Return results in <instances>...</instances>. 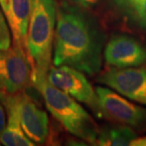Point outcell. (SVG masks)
<instances>
[{
  "label": "cell",
  "mask_w": 146,
  "mask_h": 146,
  "mask_svg": "<svg viewBox=\"0 0 146 146\" xmlns=\"http://www.w3.org/2000/svg\"><path fill=\"white\" fill-rule=\"evenodd\" d=\"M53 65L68 66L94 75L102 66L103 36L86 10L68 3L57 6Z\"/></svg>",
  "instance_id": "6da1fadb"
},
{
  "label": "cell",
  "mask_w": 146,
  "mask_h": 146,
  "mask_svg": "<svg viewBox=\"0 0 146 146\" xmlns=\"http://www.w3.org/2000/svg\"><path fill=\"white\" fill-rule=\"evenodd\" d=\"M57 4L55 0H31L26 50L31 66V83L46 78L51 66Z\"/></svg>",
  "instance_id": "7a4b0ae2"
},
{
  "label": "cell",
  "mask_w": 146,
  "mask_h": 146,
  "mask_svg": "<svg viewBox=\"0 0 146 146\" xmlns=\"http://www.w3.org/2000/svg\"><path fill=\"white\" fill-rule=\"evenodd\" d=\"M34 86L42 94L48 110L68 132L89 143L97 144L100 129L74 98L52 86L48 78L38 81Z\"/></svg>",
  "instance_id": "3957f363"
},
{
  "label": "cell",
  "mask_w": 146,
  "mask_h": 146,
  "mask_svg": "<svg viewBox=\"0 0 146 146\" xmlns=\"http://www.w3.org/2000/svg\"><path fill=\"white\" fill-rule=\"evenodd\" d=\"M31 83V66L27 51L20 46L0 50V91L17 94Z\"/></svg>",
  "instance_id": "277c9868"
},
{
  "label": "cell",
  "mask_w": 146,
  "mask_h": 146,
  "mask_svg": "<svg viewBox=\"0 0 146 146\" xmlns=\"http://www.w3.org/2000/svg\"><path fill=\"white\" fill-rule=\"evenodd\" d=\"M48 81L52 86L71 96L76 101L84 103L101 117L96 90L87 81L83 72L68 66H50L48 72Z\"/></svg>",
  "instance_id": "5b68a950"
},
{
  "label": "cell",
  "mask_w": 146,
  "mask_h": 146,
  "mask_svg": "<svg viewBox=\"0 0 146 146\" xmlns=\"http://www.w3.org/2000/svg\"><path fill=\"white\" fill-rule=\"evenodd\" d=\"M95 90L102 117L136 128L146 123V109L143 107L131 103L107 87L97 86Z\"/></svg>",
  "instance_id": "8992f818"
},
{
  "label": "cell",
  "mask_w": 146,
  "mask_h": 146,
  "mask_svg": "<svg viewBox=\"0 0 146 146\" xmlns=\"http://www.w3.org/2000/svg\"><path fill=\"white\" fill-rule=\"evenodd\" d=\"M100 82L130 100L146 104V68H111L101 76Z\"/></svg>",
  "instance_id": "52a82bcc"
},
{
  "label": "cell",
  "mask_w": 146,
  "mask_h": 146,
  "mask_svg": "<svg viewBox=\"0 0 146 146\" xmlns=\"http://www.w3.org/2000/svg\"><path fill=\"white\" fill-rule=\"evenodd\" d=\"M104 57L107 65L114 68L139 66L146 64V48L135 38L116 35L106 44Z\"/></svg>",
  "instance_id": "ba28073f"
},
{
  "label": "cell",
  "mask_w": 146,
  "mask_h": 146,
  "mask_svg": "<svg viewBox=\"0 0 146 146\" xmlns=\"http://www.w3.org/2000/svg\"><path fill=\"white\" fill-rule=\"evenodd\" d=\"M17 106L21 126L26 136L34 144L45 143L49 134L46 113L23 91L17 93Z\"/></svg>",
  "instance_id": "9c48e42d"
},
{
  "label": "cell",
  "mask_w": 146,
  "mask_h": 146,
  "mask_svg": "<svg viewBox=\"0 0 146 146\" xmlns=\"http://www.w3.org/2000/svg\"><path fill=\"white\" fill-rule=\"evenodd\" d=\"M0 5L11 31L13 45L26 50L31 0H1Z\"/></svg>",
  "instance_id": "30bf717a"
},
{
  "label": "cell",
  "mask_w": 146,
  "mask_h": 146,
  "mask_svg": "<svg viewBox=\"0 0 146 146\" xmlns=\"http://www.w3.org/2000/svg\"><path fill=\"white\" fill-rule=\"evenodd\" d=\"M0 103L8 112V123L0 136V143L5 146H33L35 145L26 134L21 126L17 106V94L0 91Z\"/></svg>",
  "instance_id": "8fae6325"
},
{
  "label": "cell",
  "mask_w": 146,
  "mask_h": 146,
  "mask_svg": "<svg viewBox=\"0 0 146 146\" xmlns=\"http://www.w3.org/2000/svg\"><path fill=\"white\" fill-rule=\"evenodd\" d=\"M137 138L134 131L127 125L106 126L100 130L97 144L102 146H126Z\"/></svg>",
  "instance_id": "7c38bea8"
},
{
  "label": "cell",
  "mask_w": 146,
  "mask_h": 146,
  "mask_svg": "<svg viewBox=\"0 0 146 146\" xmlns=\"http://www.w3.org/2000/svg\"><path fill=\"white\" fill-rule=\"evenodd\" d=\"M124 11L141 27L146 28V0H134Z\"/></svg>",
  "instance_id": "4fadbf2b"
},
{
  "label": "cell",
  "mask_w": 146,
  "mask_h": 146,
  "mask_svg": "<svg viewBox=\"0 0 146 146\" xmlns=\"http://www.w3.org/2000/svg\"><path fill=\"white\" fill-rule=\"evenodd\" d=\"M11 33L10 27L6 21V16L3 10L0 9V50H4L11 48Z\"/></svg>",
  "instance_id": "5bb4252c"
},
{
  "label": "cell",
  "mask_w": 146,
  "mask_h": 146,
  "mask_svg": "<svg viewBox=\"0 0 146 146\" xmlns=\"http://www.w3.org/2000/svg\"><path fill=\"white\" fill-rule=\"evenodd\" d=\"M62 2L68 3L69 5L76 6V7L86 10V9L94 7L99 2V0H62Z\"/></svg>",
  "instance_id": "9a60e30c"
},
{
  "label": "cell",
  "mask_w": 146,
  "mask_h": 146,
  "mask_svg": "<svg viewBox=\"0 0 146 146\" xmlns=\"http://www.w3.org/2000/svg\"><path fill=\"white\" fill-rule=\"evenodd\" d=\"M4 106L0 103V136L4 131L6 127V115H5V109Z\"/></svg>",
  "instance_id": "2e32d148"
},
{
  "label": "cell",
  "mask_w": 146,
  "mask_h": 146,
  "mask_svg": "<svg viewBox=\"0 0 146 146\" xmlns=\"http://www.w3.org/2000/svg\"><path fill=\"white\" fill-rule=\"evenodd\" d=\"M130 145L132 146H146V137L136 138L131 141Z\"/></svg>",
  "instance_id": "e0dca14e"
},
{
  "label": "cell",
  "mask_w": 146,
  "mask_h": 146,
  "mask_svg": "<svg viewBox=\"0 0 146 146\" xmlns=\"http://www.w3.org/2000/svg\"><path fill=\"white\" fill-rule=\"evenodd\" d=\"M114 1H115V3L119 7H121L122 10H124V9L126 8L131 2H133L134 0H114Z\"/></svg>",
  "instance_id": "ac0fdd59"
},
{
  "label": "cell",
  "mask_w": 146,
  "mask_h": 146,
  "mask_svg": "<svg viewBox=\"0 0 146 146\" xmlns=\"http://www.w3.org/2000/svg\"><path fill=\"white\" fill-rule=\"evenodd\" d=\"M0 1H1V0H0Z\"/></svg>",
  "instance_id": "d6986e66"
}]
</instances>
